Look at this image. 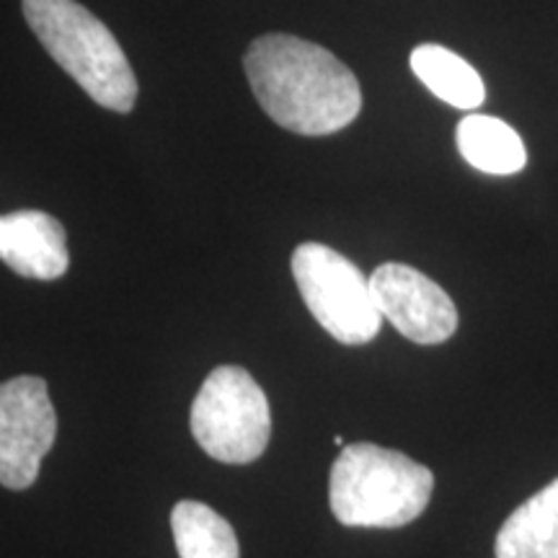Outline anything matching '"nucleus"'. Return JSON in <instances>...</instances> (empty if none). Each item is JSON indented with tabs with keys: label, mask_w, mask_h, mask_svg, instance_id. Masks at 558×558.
I'll return each instance as SVG.
<instances>
[{
	"label": "nucleus",
	"mask_w": 558,
	"mask_h": 558,
	"mask_svg": "<svg viewBox=\"0 0 558 558\" xmlns=\"http://www.w3.org/2000/svg\"><path fill=\"white\" fill-rule=\"evenodd\" d=\"M411 70L439 101L473 111L486 99L478 70L442 45H418L411 52Z\"/></svg>",
	"instance_id": "9b49d317"
},
{
	"label": "nucleus",
	"mask_w": 558,
	"mask_h": 558,
	"mask_svg": "<svg viewBox=\"0 0 558 558\" xmlns=\"http://www.w3.org/2000/svg\"><path fill=\"white\" fill-rule=\"evenodd\" d=\"M54 437L58 414L47 380L19 375L0 383V484L13 492L29 488Z\"/></svg>",
	"instance_id": "423d86ee"
},
{
	"label": "nucleus",
	"mask_w": 558,
	"mask_h": 558,
	"mask_svg": "<svg viewBox=\"0 0 558 558\" xmlns=\"http://www.w3.org/2000/svg\"><path fill=\"white\" fill-rule=\"evenodd\" d=\"M0 262L21 277L60 279L70 267L65 228L39 209L0 215Z\"/></svg>",
	"instance_id": "6e6552de"
},
{
	"label": "nucleus",
	"mask_w": 558,
	"mask_h": 558,
	"mask_svg": "<svg viewBox=\"0 0 558 558\" xmlns=\"http://www.w3.org/2000/svg\"><path fill=\"white\" fill-rule=\"evenodd\" d=\"M251 90L279 128L320 137L357 120L362 88L326 47L292 34H264L243 58Z\"/></svg>",
	"instance_id": "f257e3e1"
},
{
	"label": "nucleus",
	"mask_w": 558,
	"mask_h": 558,
	"mask_svg": "<svg viewBox=\"0 0 558 558\" xmlns=\"http://www.w3.org/2000/svg\"><path fill=\"white\" fill-rule=\"evenodd\" d=\"M435 476L399 450L347 445L331 465V512L347 527H403L424 512Z\"/></svg>",
	"instance_id": "f03ea898"
},
{
	"label": "nucleus",
	"mask_w": 558,
	"mask_h": 558,
	"mask_svg": "<svg viewBox=\"0 0 558 558\" xmlns=\"http://www.w3.org/2000/svg\"><path fill=\"white\" fill-rule=\"evenodd\" d=\"M24 19L52 60L96 104L111 111L135 107V70L101 19L75 0H24Z\"/></svg>",
	"instance_id": "7ed1b4c3"
},
{
	"label": "nucleus",
	"mask_w": 558,
	"mask_h": 558,
	"mask_svg": "<svg viewBox=\"0 0 558 558\" xmlns=\"http://www.w3.org/2000/svg\"><path fill=\"white\" fill-rule=\"evenodd\" d=\"M369 290L380 316L414 344H442L458 329V308L452 298L414 267L380 264L369 275Z\"/></svg>",
	"instance_id": "0eeeda50"
},
{
	"label": "nucleus",
	"mask_w": 558,
	"mask_h": 558,
	"mask_svg": "<svg viewBox=\"0 0 558 558\" xmlns=\"http://www.w3.org/2000/svg\"><path fill=\"white\" fill-rule=\"evenodd\" d=\"M494 550L497 558H558V478L509 514Z\"/></svg>",
	"instance_id": "1a4fd4ad"
},
{
	"label": "nucleus",
	"mask_w": 558,
	"mask_h": 558,
	"mask_svg": "<svg viewBox=\"0 0 558 558\" xmlns=\"http://www.w3.org/2000/svg\"><path fill=\"white\" fill-rule=\"evenodd\" d=\"M458 150L473 169L492 177H512L527 163V150L518 130L486 114H469L458 122Z\"/></svg>",
	"instance_id": "9d476101"
},
{
	"label": "nucleus",
	"mask_w": 558,
	"mask_h": 558,
	"mask_svg": "<svg viewBox=\"0 0 558 558\" xmlns=\"http://www.w3.org/2000/svg\"><path fill=\"white\" fill-rule=\"evenodd\" d=\"M292 277L313 318L347 347L378 337L383 316L369 279L347 256L324 243H300L292 254Z\"/></svg>",
	"instance_id": "39448f33"
},
{
	"label": "nucleus",
	"mask_w": 558,
	"mask_h": 558,
	"mask_svg": "<svg viewBox=\"0 0 558 558\" xmlns=\"http://www.w3.org/2000/svg\"><path fill=\"white\" fill-rule=\"evenodd\" d=\"M192 435L220 463H254L271 435L267 393L243 367H215L192 403Z\"/></svg>",
	"instance_id": "20e7f679"
},
{
	"label": "nucleus",
	"mask_w": 558,
	"mask_h": 558,
	"mask_svg": "<svg viewBox=\"0 0 558 558\" xmlns=\"http://www.w3.org/2000/svg\"><path fill=\"white\" fill-rule=\"evenodd\" d=\"M171 530L181 558H241L233 525L202 501H179L171 512Z\"/></svg>",
	"instance_id": "f8f14e48"
}]
</instances>
